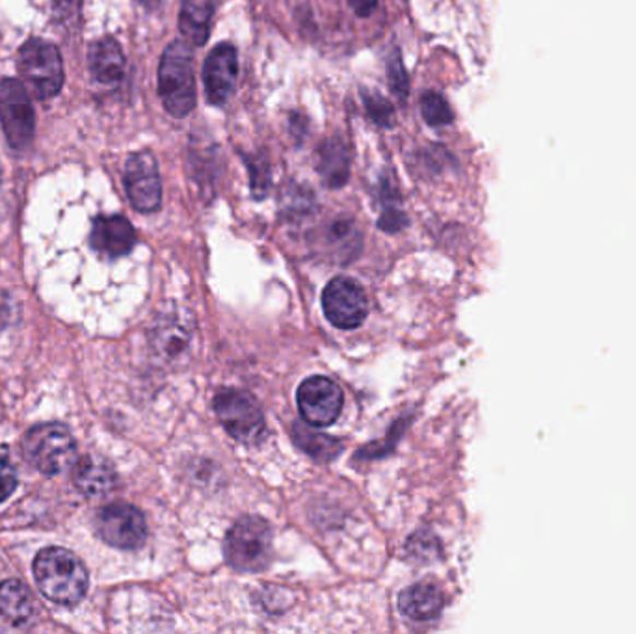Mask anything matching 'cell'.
<instances>
[{
	"label": "cell",
	"mask_w": 636,
	"mask_h": 634,
	"mask_svg": "<svg viewBox=\"0 0 636 634\" xmlns=\"http://www.w3.org/2000/svg\"><path fill=\"white\" fill-rule=\"evenodd\" d=\"M97 530L101 538L114 548L137 549L148 536L142 512L131 504H108L97 516Z\"/></svg>",
	"instance_id": "11"
},
{
	"label": "cell",
	"mask_w": 636,
	"mask_h": 634,
	"mask_svg": "<svg viewBox=\"0 0 636 634\" xmlns=\"http://www.w3.org/2000/svg\"><path fill=\"white\" fill-rule=\"evenodd\" d=\"M296 400H298L299 415L315 428H325L335 423L344 404L341 387L326 376L307 378L298 387Z\"/></svg>",
	"instance_id": "10"
},
{
	"label": "cell",
	"mask_w": 636,
	"mask_h": 634,
	"mask_svg": "<svg viewBox=\"0 0 636 634\" xmlns=\"http://www.w3.org/2000/svg\"><path fill=\"white\" fill-rule=\"evenodd\" d=\"M192 49L185 39H175L158 63V97L164 110L175 119L187 118L198 103Z\"/></svg>",
	"instance_id": "1"
},
{
	"label": "cell",
	"mask_w": 636,
	"mask_h": 634,
	"mask_svg": "<svg viewBox=\"0 0 636 634\" xmlns=\"http://www.w3.org/2000/svg\"><path fill=\"white\" fill-rule=\"evenodd\" d=\"M293 437L294 442L298 443L307 455H311L318 460H331L341 450L338 439L318 434L317 430L307 428L304 424H294Z\"/></svg>",
	"instance_id": "21"
},
{
	"label": "cell",
	"mask_w": 636,
	"mask_h": 634,
	"mask_svg": "<svg viewBox=\"0 0 636 634\" xmlns=\"http://www.w3.org/2000/svg\"><path fill=\"white\" fill-rule=\"evenodd\" d=\"M26 460L44 474H58L73 466L75 442L62 424H39L26 434L23 443Z\"/></svg>",
	"instance_id": "5"
},
{
	"label": "cell",
	"mask_w": 636,
	"mask_h": 634,
	"mask_svg": "<svg viewBox=\"0 0 636 634\" xmlns=\"http://www.w3.org/2000/svg\"><path fill=\"white\" fill-rule=\"evenodd\" d=\"M190 339H192V331L188 328L187 322L177 320V318H166L156 326L153 344L164 360L175 361L181 360L185 355Z\"/></svg>",
	"instance_id": "19"
},
{
	"label": "cell",
	"mask_w": 636,
	"mask_h": 634,
	"mask_svg": "<svg viewBox=\"0 0 636 634\" xmlns=\"http://www.w3.org/2000/svg\"><path fill=\"white\" fill-rule=\"evenodd\" d=\"M0 615L13 625H23L32 615V597L26 586L15 578L0 585Z\"/></svg>",
	"instance_id": "20"
},
{
	"label": "cell",
	"mask_w": 636,
	"mask_h": 634,
	"mask_svg": "<svg viewBox=\"0 0 636 634\" xmlns=\"http://www.w3.org/2000/svg\"><path fill=\"white\" fill-rule=\"evenodd\" d=\"M138 2H140V4H144L145 8H150V10H153V8H156L158 4H161V0H138Z\"/></svg>",
	"instance_id": "32"
},
{
	"label": "cell",
	"mask_w": 636,
	"mask_h": 634,
	"mask_svg": "<svg viewBox=\"0 0 636 634\" xmlns=\"http://www.w3.org/2000/svg\"><path fill=\"white\" fill-rule=\"evenodd\" d=\"M244 162L248 164V174H250V187L254 198L264 199L269 196L270 185V162L264 155H243Z\"/></svg>",
	"instance_id": "26"
},
{
	"label": "cell",
	"mask_w": 636,
	"mask_h": 634,
	"mask_svg": "<svg viewBox=\"0 0 636 634\" xmlns=\"http://www.w3.org/2000/svg\"><path fill=\"white\" fill-rule=\"evenodd\" d=\"M90 244L99 256L118 259L131 254L132 248L137 246V231L129 220L119 214L99 216L92 227Z\"/></svg>",
	"instance_id": "13"
},
{
	"label": "cell",
	"mask_w": 636,
	"mask_h": 634,
	"mask_svg": "<svg viewBox=\"0 0 636 634\" xmlns=\"http://www.w3.org/2000/svg\"><path fill=\"white\" fill-rule=\"evenodd\" d=\"M225 556L238 572L267 570L272 560V529L262 517L238 519L225 538Z\"/></svg>",
	"instance_id": "4"
},
{
	"label": "cell",
	"mask_w": 636,
	"mask_h": 634,
	"mask_svg": "<svg viewBox=\"0 0 636 634\" xmlns=\"http://www.w3.org/2000/svg\"><path fill=\"white\" fill-rule=\"evenodd\" d=\"M17 484V474L7 460H0V503L12 495Z\"/></svg>",
	"instance_id": "28"
},
{
	"label": "cell",
	"mask_w": 636,
	"mask_h": 634,
	"mask_svg": "<svg viewBox=\"0 0 636 634\" xmlns=\"http://www.w3.org/2000/svg\"><path fill=\"white\" fill-rule=\"evenodd\" d=\"M317 172L328 188H343L350 179V145L338 132L318 145Z\"/></svg>",
	"instance_id": "15"
},
{
	"label": "cell",
	"mask_w": 636,
	"mask_h": 634,
	"mask_svg": "<svg viewBox=\"0 0 636 634\" xmlns=\"http://www.w3.org/2000/svg\"><path fill=\"white\" fill-rule=\"evenodd\" d=\"M73 480L84 495L97 497V495H105L113 490L114 484H116V474H114L113 467L108 466L105 460H99L95 456H84L75 466Z\"/></svg>",
	"instance_id": "18"
},
{
	"label": "cell",
	"mask_w": 636,
	"mask_h": 634,
	"mask_svg": "<svg viewBox=\"0 0 636 634\" xmlns=\"http://www.w3.org/2000/svg\"><path fill=\"white\" fill-rule=\"evenodd\" d=\"M421 116L431 127H444L455 121V113L450 110L449 103L434 90L421 95Z\"/></svg>",
	"instance_id": "23"
},
{
	"label": "cell",
	"mask_w": 636,
	"mask_h": 634,
	"mask_svg": "<svg viewBox=\"0 0 636 634\" xmlns=\"http://www.w3.org/2000/svg\"><path fill=\"white\" fill-rule=\"evenodd\" d=\"M387 82H389V87H391L394 97L399 99L400 105H404L410 97V79H408V71H405L404 62H402V57L397 49L391 52V57L387 60Z\"/></svg>",
	"instance_id": "27"
},
{
	"label": "cell",
	"mask_w": 636,
	"mask_h": 634,
	"mask_svg": "<svg viewBox=\"0 0 636 634\" xmlns=\"http://www.w3.org/2000/svg\"><path fill=\"white\" fill-rule=\"evenodd\" d=\"M127 196L138 212H155L163 203V183L158 164L151 151H137L127 158L126 175Z\"/></svg>",
	"instance_id": "8"
},
{
	"label": "cell",
	"mask_w": 636,
	"mask_h": 634,
	"mask_svg": "<svg viewBox=\"0 0 636 634\" xmlns=\"http://www.w3.org/2000/svg\"><path fill=\"white\" fill-rule=\"evenodd\" d=\"M34 578L52 603L76 604L86 596V567L68 549H44L34 560Z\"/></svg>",
	"instance_id": "2"
},
{
	"label": "cell",
	"mask_w": 636,
	"mask_h": 634,
	"mask_svg": "<svg viewBox=\"0 0 636 634\" xmlns=\"http://www.w3.org/2000/svg\"><path fill=\"white\" fill-rule=\"evenodd\" d=\"M76 4H79V0H55V7L58 8L60 13L71 12Z\"/></svg>",
	"instance_id": "31"
},
{
	"label": "cell",
	"mask_w": 636,
	"mask_h": 634,
	"mask_svg": "<svg viewBox=\"0 0 636 634\" xmlns=\"http://www.w3.org/2000/svg\"><path fill=\"white\" fill-rule=\"evenodd\" d=\"M212 0H182L179 32L192 47H203L211 36Z\"/></svg>",
	"instance_id": "17"
},
{
	"label": "cell",
	"mask_w": 636,
	"mask_h": 634,
	"mask_svg": "<svg viewBox=\"0 0 636 634\" xmlns=\"http://www.w3.org/2000/svg\"><path fill=\"white\" fill-rule=\"evenodd\" d=\"M322 309L339 330H356L367 318V294L357 281L335 278L322 293Z\"/></svg>",
	"instance_id": "9"
},
{
	"label": "cell",
	"mask_w": 636,
	"mask_h": 634,
	"mask_svg": "<svg viewBox=\"0 0 636 634\" xmlns=\"http://www.w3.org/2000/svg\"><path fill=\"white\" fill-rule=\"evenodd\" d=\"M214 411L229 436L237 442L254 445L261 442L267 423L256 398L248 392L227 389L214 398Z\"/></svg>",
	"instance_id": "6"
},
{
	"label": "cell",
	"mask_w": 636,
	"mask_h": 634,
	"mask_svg": "<svg viewBox=\"0 0 636 634\" xmlns=\"http://www.w3.org/2000/svg\"><path fill=\"white\" fill-rule=\"evenodd\" d=\"M288 127H291V134H293L298 142H302V138L306 137L307 132V119L302 116V114L293 113L291 114V121H288Z\"/></svg>",
	"instance_id": "30"
},
{
	"label": "cell",
	"mask_w": 636,
	"mask_h": 634,
	"mask_svg": "<svg viewBox=\"0 0 636 634\" xmlns=\"http://www.w3.org/2000/svg\"><path fill=\"white\" fill-rule=\"evenodd\" d=\"M87 68L101 86H118L126 77V57L121 45L110 36L97 39L87 52Z\"/></svg>",
	"instance_id": "14"
},
{
	"label": "cell",
	"mask_w": 636,
	"mask_h": 634,
	"mask_svg": "<svg viewBox=\"0 0 636 634\" xmlns=\"http://www.w3.org/2000/svg\"><path fill=\"white\" fill-rule=\"evenodd\" d=\"M238 52L232 44H220L207 55L203 63V86L207 103L224 106L237 86Z\"/></svg>",
	"instance_id": "12"
},
{
	"label": "cell",
	"mask_w": 636,
	"mask_h": 634,
	"mask_svg": "<svg viewBox=\"0 0 636 634\" xmlns=\"http://www.w3.org/2000/svg\"><path fill=\"white\" fill-rule=\"evenodd\" d=\"M21 82L38 99H50L62 90L63 63L57 45L32 38L17 55Z\"/></svg>",
	"instance_id": "3"
},
{
	"label": "cell",
	"mask_w": 636,
	"mask_h": 634,
	"mask_svg": "<svg viewBox=\"0 0 636 634\" xmlns=\"http://www.w3.org/2000/svg\"><path fill=\"white\" fill-rule=\"evenodd\" d=\"M362 101L367 110L368 118L373 119L381 129H391L394 125V106L391 101L381 94L370 92L367 87L362 90Z\"/></svg>",
	"instance_id": "24"
},
{
	"label": "cell",
	"mask_w": 636,
	"mask_h": 634,
	"mask_svg": "<svg viewBox=\"0 0 636 634\" xmlns=\"http://www.w3.org/2000/svg\"><path fill=\"white\" fill-rule=\"evenodd\" d=\"M0 125L13 150L23 151L32 142L36 118L23 82L0 81Z\"/></svg>",
	"instance_id": "7"
},
{
	"label": "cell",
	"mask_w": 636,
	"mask_h": 634,
	"mask_svg": "<svg viewBox=\"0 0 636 634\" xmlns=\"http://www.w3.org/2000/svg\"><path fill=\"white\" fill-rule=\"evenodd\" d=\"M380 196L384 211H381L378 225L386 233H399L408 224V216L400 209L399 192H397V187H394V183H391V179L381 180Z\"/></svg>",
	"instance_id": "22"
},
{
	"label": "cell",
	"mask_w": 636,
	"mask_h": 634,
	"mask_svg": "<svg viewBox=\"0 0 636 634\" xmlns=\"http://www.w3.org/2000/svg\"><path fill=\"white\" fill-rule=\"evenodd\" d=\"M444 607V591L431 583L410 586L399 596L400 612L413 622H432L439 618Z\"/></svg>",
	"instance_id": "16"
},
{
	"label": "cell",
	"mask_w": 636,
	"mask_h": 634,
	"mask_svg": "<svg viewBox=\"0 0 636 634\" xmlns=\"http://www.w3.org/2000/svg\"><path fill=\"white\" fill-rule=\"evenodd\" d=\"M349 7L357 17H370L378 8V0H349Z\"/></svg>",
	"instance_id": "29"
},
{
	"label": "cell",
	"mask_w": 636,
	"mask_h": 634,
	"mask_svg": "<svg viewBox=\"0 0 636 634\" xmlns=\"http://www.w3.org/2000/svg\"><path fill=\"white\" fill-rule=\"evenodd\" d=\"M281 209L287 214L288 219L293 216H306L313 209V193L299 185L287 183L281 193Z\"/></svg>",
	"instance_id": "25"
}]
</instances>
